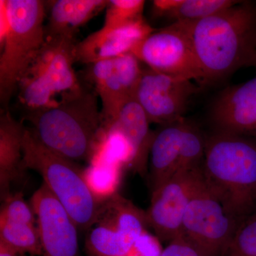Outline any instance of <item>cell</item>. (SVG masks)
<instances>
[{"mask_svg":"<svg viewBox=\"0 0 256 256\" xmlns=\"http://www.w3.org/2000/svg\"><path fill=\"white\" fill-rule=\"evenodd\" d=\"M176 22L188 35L204 84L256 68V3L240 1L207 18Z\"/></svg>","mask_w":256,"mask_h":256,"instance_id":"6da1fadb","label":"cell"},{"mask_svg":"<svg viewBox=\"0 0 256 256\" xmlns=\"http://www.w3.org/2000/svg\"><path fill=\"white\" fill-rule=\"evenodd\" d=\"M202 173L238 225L256 213V139L214 130L206 137Z\"/></svg>","mask_w":256,"mask_h":256,"instance_id":"7a4b0ae2","label":"cell"},{"mask_svg":"<svg viewBox=\"0 0 256 256\" xmlns=\"http://www.w3.org/2000/svg\"><path fill=\"white\" fill-rule=\"evenodd\" d=\"M97 94L84 89L58 106L26 112L37 139L50 150L72 160L92 162L104 137V120Z\"/></svg>","mask_w":256,"mask_h":256,"instance_id":"3957f363","label":"cell"},{"mask_svg":"<svg viewBox=\"0 0 256 256\" xmlns=\"http://www.w3.org/2000/svg\"><path fill=\"white\" fill-rule=\"evenodd\" d=\"M8 16L6 32L0 37V101L8 108L18 84L44 46V2L2 0Z\"/></svg>","mask_w":256,"mask_h":256,"instance_id":"277c9868","label":"cell"},{"mask_svg":"<svg viewBox=\"0 0 256 256\" xmlns=\"http://www.w3.org/2000/svg\"><path fill=\"white\" fill-rule=\"evenodd\" d=\"M23 169L34 170L41 175L43 183L67 210L78 230H88L104 201L90 190L84 170L75 162L50 150L28 128L23 139Z\"/></svg>","mask_w":256,"mask_h":256,"instance_id":"5b68a950","label":"cell"},{"mask_svg":"<svg viewBox=\"0 0 256 256\" xmlns=\"http://www.w3.org/2000/svg\"><path fill=\"white\" fill-rule=\"evenodd\" d=\"M74 41H50L18 84V100L26 112L58 106L82 92L73 68Z\"/></svg>","mask_w":256,"mask_h":256,"instance_id":"8992f818","label":"cell"},{"mask_svg":"<svg viewBox=\"0 0 256 256\" xmlns=\"http://www.w3.org/2000/svg\"><path fill=\"white\" fill-rule=\"evenodd\" d=\"M238 226L207 188L201 166L184 217L182 236L204 256H224Z\"/></svg>","mask_w":256,"mask_h":256,"instance_id":"52a82bcc","label":"cell"},{"mask_svg":"<svg viewBox=\"0 0 256 256\" xmlns=\"http://www.w3.org/2000/svg\"><path fill=\"white\" fill-rule=\"evenodd\" d=\"M146 213L116 194L102 202L86 246L90 256H127L146 230Z\"/></svg>","mask_w":256,"mask_h":256,"instance_id":"ba28073f","label":"cell"},{"mask_svg":"<svg viewBox=\"0 0 256 256\" xmlns=\"http://www.w3.org/2000/svg\"><path fill=\"white\" fill-rule=\"evenodd\" d=\"M131 54L158 73L204 84L190 40L178 22L153 32Z\"/></svg>","mask_w":256,"mask_h":256,"instance_id":"9c48e42d","label":"cell"},{"mask_svg":"<svg viewBox=\"0 0 256 256\" xmlns=\"http://www.w3.org/2000/svg\"><path fill=\"white\" fill-rule=\"evenodd\" d=\"M196 90L192 80L170 76L148 68L142 69L134 98L150 124L164 126L184 118V114Z\"/></svg>","mask_w":256,"mask_h":256,"instance_id":"30bf717a","label":"cell"},{"mask_svg":"<svg viewBox=\"0 0 256 256\" xmlns=\"http://www.w3.org/2000/svg\"><path fill=\"white\" fill-rule=\"evenodd\" d=\"M132 54L90 64L88 78L100 98L104 131L124 102L134 97L142 68Z\"/></svg>","mask_w":256,"mask_h":256,"instance_id":"8fae6325","label":"cell"},{"mask_svg":"<svg viewBox=\"0 0 256 256\" xmlns=\"http://www.w3.org/2000/svg\"><path fill=\"white\" fill-rule=\"evenodd\" d=\"M201 166L176 172L152 192L146 222L161 242H170L181 236L184 217Z\"/></svg>","mask_w":256,"mask_h":256,"instance_id":"7c38bea8","label":"cell"},{"mask_svg":"<svg viewBox=\"0 0 256 256\" xmlns=\"http://www.w3.org/2000/svg\"><path fill=\"white\" fill-rule=\"evenodd\" d=\"M31 204L43 256H80L78 227L45 184L34 194Z\"/></svg>","mask_w":256,"mask_h":256,"instance_id":"4fadbf2b","label":"cell"},{"mask_svg":"<svg viewBox=\"0 0 256 256\" xmlns=\"http://www.w3.org/2000/svg\"><path fill=\"white\" fill-rule=\"evenodd\" d=\"M214 130L256 139V75L225 88L210 106Z\"/></svg>","mask_w":256,"mask_h":256,"instance_id":"5bb4252c","label":"cell"},{"mask_svg":"<svg viewBox=\"0 0 256 256\" xmlns=\"http://www.w3.org/2000/svg\"><path fill=\"white\" fill-rule=\"evenodd\" d=\"M153 31L142 18L120 28H101L76 44L74 60L90 65L127 54Z\"/></svg>","mask_w":256,"mask_h":256,"instance_id":"9a60e30c","label":"cell"},{"mask_svg":"<svg viewBox=\"0 0 256 256\" xmlns=\"http://www.w3.org/2000/svg\"><path fill=\"white\" fill-rule=\"evenodd\" d=\"M148 116L134 97L124 102L110 126L104 131L120 133L132 148V160L129 168L144 176L154 132L150 129Z\"/></svg>","mask_w":256,"mask_h":256,"instance_id":"2e32d148","label":"cell"},{"mask_svg":"<svg viewBox=\"0 0 256 256\" xmlns=\"http://www.w3.org/2000/svg\"><path fill=\"white\" fill-rule=\"evenodd\" d=\"M107 0H58L52 2L48 22L45 25L46 42L74 41L78 28L104 8Z\"/></svg>","mask_w":256,"mask_h":256,"instance_id":"e0dca14e","label":"cell"},{"mask_svg":"<svg viewBox=\"0 0 256 256\" xmlns=\"http://www.w3.org/2000/svg\"><path fill=\"white\" fill-rule=\"evenodd\" d=\"M25 127L6 110L0 117V194L2 201L11 194L10 188L24 174L23 139Z\"/></svg>","mask_w":256,"mask_h":256,"instance_id":"ac0fdd59","label":"cell"},{"mask_svg":"<svg viewBox=\"0 0 256 256\" xmlns=\"http://www.w3.org/2000/svg\"><path fill=\"white\" fill-rule=\"evenodd\" d=\"M185 118L162 126L154 132L150 152L152 192L159 188L176 172Z\"/></svg>","mask_w":256,"mask_h":256,"instance_id":"d6986e66","label":"cell"},{"mask_svg":"<svg viewBox=\"0 0 256 256\" xmlns=\"http://www.w3.org/2000/svg\"><path fill=\"white\" fill-rule=\"evenodd\" d=\"M236 0H156L153 1V12L176 22L201 20L234 6Z\"/></svg>","mask_w":256,"mask_h":256,"instance_id":"ffe728a7","label":"cell"},{"mask_svg":"<svg viewBox=\"0 0 256 256\" xmlns=\"http://www.w3.org/2000/svg\"><path fill=\"white\" fill-rule=\"evenodd\" d=\"M0 242L20 254L43 256L40 233L34 225L0 220Z\"/></svg>","mask_w":256,"mask_h":256,"instance_id":"44dd1931","label":"cell"},{"mask_svg":"<svg viewBox=\"0 0 256 256\" xmlns=\"http://www.w3.org/2000/svg\"><path fill=\"white\" fill-rule=\"evenodd\" d=\"M206 137L194 124L185 120L178 171L196 169L202 166L205 153Z\"/></svg>","mask_w":256,"mask_h":256,"instance_id":"7402d4cb","label":"cell"},{"mask_svg":"<svg viewBox=\"0 0 256 256\" xmlns=\"http://www.w3.org/2000/svg\"><path fill=\"white\" fill-rule=\"evenodd\" d=\"M122 168L102 164H90L84 170L86 181L92 193L101 201L117 194Z\"/></svg>","mask_w":256,"mask_h":256,"instance_id":"603a6c76","label":"cell"},{"mask_svg":"<svg viewBox=\"0 0 256 256\" xmlns=\"http://www.w3.org/2000/svg\"><path fill=\"white\" fill-rule=\"evenodd\" d=\"M144 4L143 0H110L102 28H118L142 18Z\"/></svg>","mask_w":256,"mask_h":256,"instance_id":"cb8c5ba5","label":"cell"},{"mask_svg":"<svg viewBox=\"0 0 256 256\" xmlns=\"http://www.w3.org/2000/svg\"><path fill=\"white\" fill-rule=\"evenodd\" d=\"M224 256H256V213L239 224Z\"/></svg>","mask_w":256,"mask_h":256,"instance_id":"d4e9b609","label":"cell"},{"mask_svg":"<svg viewBox=\"0 0 256 256\" xmlns=\"http://www.w3.org/2000/svg\"><path fill=\"white\" fill-rule=\"evenodd\" d=\"M34 212L23 198L21 192L10 194L3 201L0 220L35 226Z\"/></svg>","mask_w":256,"mask_h":256,"instance_id":"484cf974","label":"cell"},{"mask_svg":"<svg viewBox=\"0 0 256 256\" xmlns=\"http://www.w3.org/2000/svg\"><path fill=\"white\" fill-rule=\"evenodd\" d=\"M162 250L158 237L144 230L132 246L127 256H160Z\"/></svg>","mask_w":256,"mask_h":256,"instance_id":"4316f807","label":"cell"},{"mask_svg":"<svg viewBox=\"0 0 256 256\" xmlns=\"http://www.w3.org/2000/svg\"><path fill=\"white\" fill-rule=\"evenodd\" d=\"M160 256H204L182 236L169 242Z\"/></svg>","mask_w":256,"mask_h":256,"instance_id":"83f0119b","label":"cell"},{"mask_svg":"<svg viewBox=\"0 0 256 256\" xmlns=\"http://www.w3.org/2000/svg\"><path fill=\"white\" fill-rule=\"evenodd\" d=\"M18 254L14 248L0 242V256H18Z\"/></svg>","mask_w":256,"mask_h":256,"instance_id":"f1b7e54d","label":"cell"}]
</instances>
